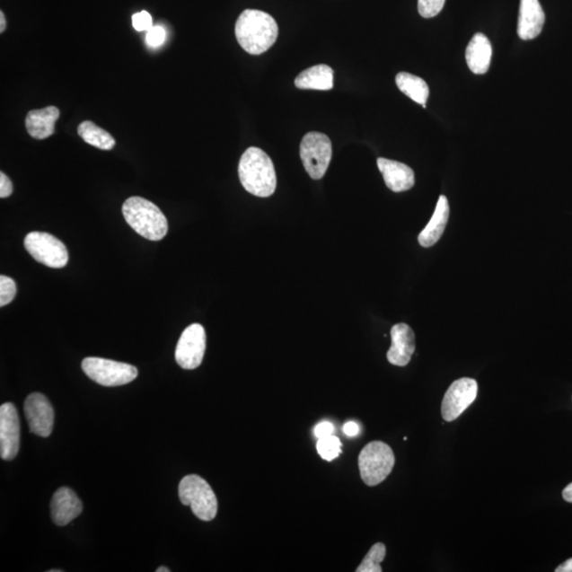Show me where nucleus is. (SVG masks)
Here are the masks:
<instances>
[{"instance_id": "nucleus-1", "label": "nucleus", "mask_w": 572, "mask_h": 572, "mask_svg": "<svg viewBox=\"0 0 572 572\" xmlns=\"http://www.w3.org/2000/svg\"><path fill=\"white\" fill-rule=\"evenodd\" d=\"M279 28L268 13L260 10L242 12L235 23V37L246 52L252 56L262 55L276 43Z\"/></svg>"}, {"instance_id": "nucleus-2", "label": "nucleus", "mask_w": 572, "mask_h": 572, "mask_svg": "<svg viewBox=\"0 0 572 572\" xmlns=\"http://www.w3.org/2000/svg\"><path fill=\"white\" fill-rule=\"evenodd\" d=\"M239 177L247 192L259 198L273 196L277 187V175L270 157L259 147L251 146L242 155Z\"/></svg>"}, {"instance_id": "nucleus-3", "label": "nucleus", "mask_w": 572, "mask_h": 572, "mask_svg": "<svg viewBox=\"0 0 572 572\" xmlns=\"http://www.w3.org/2000/svg\"><path fill=\"white\" fill-rule=\"evenodd\" d=\"M122 214L129 226L141 237L161 241L168 233V221L155 204L144 198L133 197L122 206Z\"/></svg>"}, {"instance_id": "nucleus-4", "label": "nucleus", "mask_w": 572, "mask_h": 572, "mask_svg": "<svg viewBox=\"0 0 572 572\" xmlns=\"http://www.w3.org/2000/svg\"><path fill=\"white\" fill-rule=\"evenodd\" d=\"M180 499L184 506H190L194 515L200 521L210 522L217 515V498L209 483L198 475H187L179 488Z\"/></svg>"}, {"instance_id": "nucleus-5", "label": "nucleus", "mask_w": 572, "mask_h": 572, "mask_svg": "<svg viewBox=\"0 0 572 572\" xmlns=\"http://www.w3.org/2000/svg\"><path fill=\"white\" fill-rule=\"evenodd\" d=\"M396 457L392 447L382 441L370 442L358 457V468L365 485L375 487L391 475Z\"/></svg>"}, {"instance_id": "nucleus-6", "label": "nucleus", "mask_w": 572, "mask_h": 572, "mask_svg": "<svg viewBox=\"0 0 572 572\" xmlns=\"http://www.w3.org/2000/svg\"><path fill=\"white\" fill-rule=\"evenodd\" d=\"M85 374L99 385L117 387L127 385L138 376L134 365L100 357H87L82 362Z\"/></svg>"}, {"instance_id": "nucleus-7", "label": "nucleus", "mask_w": 572, "mask_h": 572, "mask_svg": "<svg viewBox=\"0 0 572 572\" xmlns=\"http://www.w3.org/2000/svg\"><path fill=\"white\" fill-rule=\"evenodd\" d=\"M300 157L312 180H321L332 158V143L327 135L311 132L300 144Z\"/></svg>"}, {"instance_id": "nucleus-8", "label": "nucleus", "mask_w": 572, "mask_h": 572, "mask_svg": "<svg viewBox=\"0 0 572 572\" xmlns=\"http://www.w3.org/2000/svg\"><path fill=\"white\" fill-rule=\"evenodd\" d=\"M23 244L34 260L46 267L63 268L68 263L66 246L49 233L40 232L28 233Z\"/></svg>"}, {"instance_id": "nucleus-9", "label": "nucleus", "mask_w": 572, "mask_h": 572, "mask_svg": "<svg viewBox=\"0 0 572 572\" xmlns=\"http://www.w3.org/2000/svg\"><path fill=\"white\" fill-rule=\"evenodd\" d=\"M479 384L470 377H463L448 387L441 404L442 418L446 422L455 421L474 403Z\"/></svg>"}, {"instance_id": "nucleus-10", "label": "nucleus", "mask_w": 572, "mask_h": 572, "mask_svg": "<svg viewBox=\"0 0 572 572\" xmlns=\"http://www.w3.org/2000/svg\"><path fill=\"white\" fill-rule=\"evenodd\" d=\"M206 332L202 324L193 323L182 332L177 343L175 358L182 369L193 370L203 362L206 351Z\"/></svg>"}, {"instance_id": "nucleus-11", "label": "nucleus", "mask_w": 572, "mask_h": 572, "mask_svg": "<svg viewBox=\"0 0 572 572\" xmlns=\"http://www.w3.org/2000/svg\"><path fill=\"white\" fill-rule=\"evenodd\" d=\"M23 410L31 433L39 437H49L55 424V411L49 400L42 393H32L26 399Z\"/></svg>"}, {"instance_id": "nucleus-12", "label": "nucleus", "mask_w": 572, "mask_h": 572, "mask_svg": "<svg viewBox=\"0 0 572 572\" xmlns=\"http://www.w3.org/2000/svg\"><path fill=\"white\" fill-rule=\"evenodd\" d=\"M21 424L16 407L5 403L0 407V456L13 460L20 451Z\"/></svg>"}, {"instance_id": "nucleus-13", "label": "nucleus", "mask_w": 572, "mask_h": 572, "mask_svg": "<svg viewBox=\"0 0 572 572\" xmlns=\"http://www.w3.org/2000/svg\"><path fill=\"white\" fill-rule=\"evenodd\" d=\"M392 347L387 352L388 362L399 367L409 365L416 351V338L406 323H399L392 329Z\"/></svg>"}, {"instance_id": "nucleus-14", "label": "nucleus", "mask_w": 572, "mask_h": 572, "mask_svg": "<svg viewBox=\"0 0 572 572\" xmlns=\"http://www.w3.org/2000/svg\"><path fill=\"white\" fill-rule=\"evenodd\" d=\"M84 506L72 488L64 487L58 488L51 500V517L57 526H66L78 517Z\"/></svg>"}, {"instance_id": "nucleus-15", "label": "nucleus", "mask_w": 572, "mask_h": 572, "mask_svg": "<svg viewBox=\"0 0 572 572\" xmlns=\"http://www.w3.org/2000/svg\"><path fill=\"white\" fill-rule=\"evenodd\" d=\"M545 13L539 0H521L517 33L524 40L539 37L544 27Z\"/></svg>"}, {"instance_id": "nucleus-16", "label": "nucleus", "mask_w": 572, "mask_h": 572, "mask_svg": "<svg viewBox=\"0 0 572 572\" xmlns=\"http://www.w3.org/2000/svg\"><path fill=\"white\" fill-rule=\"evenodd\" d=\"M377 167L384 177L386 186L393 192L409 190L415 186V173L411 168L391 159H377Z\"/></svg>"}, {"instance_id": "nucleus-17", "label": "nucleus", "mask_w": 572, "mask_h": 572, "mask_svg": "<svg viewBox=\"0 0 572 572\" xmlns=\"http://www.w3.org/2000/svg\"><path fill=\"white\" fill-rule=\"evenodd\" d=\"M58 118H60V110L56 106L31 110L26 117L27 132L34 139L48 138L56 132V122Z\"/></svg>"}, {"instance_id": "nucleus-18", "label": "nucleus", "mask_w": 572, "mask_h": 572, "mask_svg": "<svg viewBox=\"0 0 572 572\" xmlns=\"http://www.w3.org/2000/svg\"><path fill=\"white\" fill-rule=\"evenodd\" d=\"M492 45L485 34L476 33L468 45L465 57L471 73L485 75L492 60Z\"/></svg>"}, {"instance_id": "nucleus-19", "label": "nucleus", "mask_w": 572, "mask_h": 572, "mask_svg": "<svg viewBox=\"0 0 572 572\" xmlns=\"http://www.w3.org/2000/svg\"><path fill=\"white\" fill-rule=\"evenodd\" d=\"M450 217V205L446 197L441 196L438 199L437 207L434 212L427 227L418 234V243L422 247H432L441 239Z\"/></svg>"}, {"instance_id": "nucleus-20", "label": "nucleus", "mask_w": 572, "mask_h": 572, "mask_svg": "<svg viewBox=\"0 0 572 572\" xmlns=\"http://www.w3.org/2000/svg\"><path fill=\"white\" fill-rule=\"evenodd\" d=\"M333 84V69L323 64L304 70L295 80L299 90L330 91Z\"/></svg>"}, {"instance_id": "nucleus-21", "label": "nucleus", "mask_w": 572, "mask_h": 572, "mask_svg": "<svg viewBox=\"0 0 572 572\" xmlns=\"http://www.w3.org/2000/svg\"><path fill=\"white\" fill-rule=\"evenodd\" d=\"M396 82L399 90L406 94L407 97L414 100L415 102L422 105L423 108H427L429 88L426 81L409 73H400L397 75Z\"/></svg>"}, {"instance_id": "nucleus-22", "label": "nucleus", "mask_w": 572, "mask_h": 572, "mask_svg": "<svg viewBox=\"0 0 572 572\" xmlns=\"http://www.w3.org/2000/svg\"><path fill=\"white\" fill-rule=\"evenodd\" d=\"M78 134L86 144L100 150L110 151L114 149L116 145V140L113 136L92 121L82 122L78 127Z\"/></svg>"}, {"instance_id": "nucleus-23", "label": "nucleus", "mask_w": 572, "mask_h": 572, "mask_svg": "<svg viewBox=\"0 0 572 572\" xmlns=\"http://www.w3.org/2000/svg\"><path fill=\"white\" fill-rule=\"evenodd\" d=\"M386 557V546L383 542H376L358 566L356 572H382L381 563Z\"/></svg>"}, {"instance_id": "nucleus-24", "label": "nucleus", "mask_w": 572, "mask_h": 572, "mask_svg": "<svg viewBox=\"0 0 572 572\" xmlns=\"http://www.w3.org/2000/svg\"><path fill=\"white\" fill-rule=\"evenodd\" d=\"M317 452L320 456L327 462H332L338 458L341 453V442L336 436H329V437L318 439Z\"/></svg>"}, {"instance_id": "nucleus-25", "label": "nucleus", "mask_w": 572, "mask_h": 572, "mask_svg": "<svg viewBox=\"0 0 572 572\" xmlns=\"http://www.w3.org/2000/svg\"><path fill=\"white\" fill-rule=\"evenodd\" d=\"M444 4L445 0H418V13L424 19H432L440 13Z\"/></svg>"}, {"instance_id": "nucleus-26", "label": "nucleus", "mask_w": 572, "mask_h": 572, "mask_svg": "<svg viewBox=\"0 0 572 572\" xmlns=\"http://www.w3.org/2000/svg\"><path fill=\"white\" fill-rule=\"evenodd\" d=\"M15 295V281L7 276L0 277V306L8 305L11 302H13Z\"/></svg>"}, {"instance_id": "nucleus-27", "label": "nucleus", "mask_w": 572, "mask_h": 572, "mask_svg": "<svg viewBox=\"0 0 572 572\" xmlns=\"http://www.w3.org/2000/svg\"><path fill=\"white\" fill-rule=\"evenodd\" d=\"M132 21L136 31H149L153 27L152 16L146 11H141L134 14Z\"/></svg>"}, {"instance_id": "nucleus-28", "label": "nucleus", "mask_w": 572, "mask_h": 572, "mask_svg": "<svg viewBox=\"0 0 572 572\" xmlns=\"http://www.w3.org/2000/svg\"><path fill=\"white\" fill-rule=\"evenodd\" d=\"M166 40V31L161 26H153L146 33V43L151 47L162 46Z\"/></svg>"}, {"instance_id": "nucleus-29", "label": "nucleus", "mask_w": 572, "mask_h": 572, "mask_svg": "<svg viewBox=\"0 0 572 572\" xmlns=\"http://www.w3.org/2000/svg\"><path fill=\"white\" fill-rule=\"evenodd\" d=\"M335 427L332 423L330 422H321L317 424L314 434L317 439L326 438L329 436H332L334 433Z\"/></svg>"}, {"instance_id": "nucleus-30", "label": "nucleus", "mask_w": 572, "mask_h": 572, "mask_svg": "<svg viewBox=\"0 0 572 572\" xmlns=\"http://www.w3.org/2000/svg\"><path fill=\"white\" fill-rule=\"evenodd\" d=\"M13 192V185L7 175L4 172L0 173V198H9Z\"/></svg>"}, {"instance_id": "nucleus-31", "label": "nucleus", "mask_w": 572, "mask_h": 572, "mask_svg": "<svg viewBox=\"0 0 572 572\" xmlns=\"http://www.w3.org/2000/svg\"><path fill=\"white\" fill-rule=\"evenodd\" d=\"M343 430L348 437H356L359 433V427L356 422H348L345 424Z\"/></svg>"}, {"instance_id": "nucleus-32", "label": "nucleus", "mask_w": 572, "mask_h": 572, "mask_svg": "<svg viewBox=\"0 0 572 572\" xmlns=\"http://www.w3.org/2000/svg\"><path fill=\"white\" fill-rule=\"evenodd\" d=\"M556 572H572V558L559 565Z\"/></svg>"}, {"instance_id": "nucleus-33", "label": "nucleus", "mask_w": 572, "mask_h": 572, "mask_svg": "<svg viewBox=\"0 0 572 572\" xmlns=\"http://www.w3.org/2000/svg\"><path fill=\"white\" fill-rule=\"evenodd\" d=\"M563 498L565 501H568V503L572 504V482L564 488Z\"/></svg>"}, {"instance_id": "nucleus-34", "label": "nucleus", "mask_w": 572, "mask_h": 572, "mask_svg": "<svg viewBox=\"0 0 572 572\" xmlns=\"http://www.w3.org/2000/svg\"><path fill=\"white\" fill-rule=\"evenodd\" d=\"M5 26H7V22H5V17L4 12H0V32L4 33L5 31Z\"/></svg>"}, {"instance_id": "nucleus-35", "label": "nucleus", "mask_w": 572, "mask_h": 572, "mask_svg": "<svg viewBox=\"0 0 572 572\" xmlns=\"http://www.w3.org/2000/svg\"><path fill=\"white\" fill-rule=\"evenodd\" d=\"M170 569H168L167 568H159L156 569V572H169Z\"/></svg>"}, {"instance_id": "nucleus-36", "label": "nucleus", "mask_w": 572, "mask_h": 572, "mask_svg": "<svg viewBox=\"0 0 572 572\" xmlns=\"http://www.w3.org/2000/svg\"><path fill=\"white\" fill-rule=\"evenodd\" d=\"M62 571H63V570H57V569L49 570V572H62Z\"/></svg>"}]
</instances>
